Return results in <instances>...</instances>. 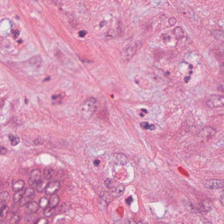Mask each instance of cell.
Segmentation results:
<instances>
[{
    "mask_svg": "<svg viewBox=\"0 0 224 224\" xmlns=\"http://www.w3.org/2000/svg\"><path fill=\"white\" fill-rule=\"evenodd\" d=\"M35 196V195H30L24 194L22 198L20 201V205L22 207L25 206L27 205L32 202V200L33 199Z\"/></svg>",
    "mask_w": 224,
    "mask_h": 224,
    "instance_id": "9",
    "label": "cell"
},
{
    "mask_svg": "<svg viewBox=\"0 0 224 224\" xmlns=\"http://www.w3.org/2000/svg\"><path fill=\"white\" fill-rule=\"evenodd\" d=\"M173 33L175 35L179 37L182 36L183 35V32L182 29L181 27H175L173 30Z\"/></svg>",
    "mask_w": 224,
    "mask_h": 224,
    "instance_id": "21",
    "label": "cell"
},
{
    "mask_svg": "<svg viewBox=\"0 0 224 224\" xmlns=\"http://www.w3.org/2000/svg\"><path fill=\"white\" fill-rule=\"evenodd\" d=\"M18 210V208H17V206L14 205L12 206V209H11L12 212L13 213H15L17 212Z\"/></svg>",
    "mask_w": 224,
    "mask_h": 224,
    "instance_id": "27",
    "label": "cell"
},
{
    "mask_svg": "<svg viewBox=\"0 0 224 224\" xmlns=\"http://www.w3.org/2000/svg\"><path fill=\"white\" fill-rule=\"evenodd\" d=\"M42 173L39 169H35L31 171L28 183L31 186H36L42 181Z\"/></svg>",
    "mask_w": 224,
    "mask_h": 224,
    "instance_id": "3",
    "label": "cell"
},
{
    "mask_svg": "<svg viewBox=\"0 0 224 224\" xmlns=\"http://www.w3.org/2000/svg\"><path fill=\"white\" fill-rule=\"evenodd\" d=\"M220 200H221V202L222 205L224 206V189L221 194Z\"/></svg>",
    "mask_w": 224,
    "mask_h": 224,
    "instance_id": "28",
    "label": "cell"
},
{
    "mask_svg": "<svg viewBox=\"0 0 224 224\" xmlns=\"http://www.w3.org/2000/svg\"><path fill=\"white\" fill-rule=\"evenodd\" d=\"M142 111H143V112H146V113H147V111L146 110V109H142Z\"/></svg>",
    "mask_w": 224,
    "mask_h": 224,
    "instance_id": "36",
    "label": "cell"
},
{
    "mask_svg": "<svg viewBox=\"0 0 224 224\" xmlns=\"http://www.w3.org/2000/svg\"><path fill=\"white\" fill-rule=\"evenodd\" d=\"M60 201V198L57 194H54L51 195L49 200V206L55 208Z\"/></svg>",
    "mask_w": 224,
    "mask_h": 224,
    "instance_id": "7",
    "label": "cell"
},
{
    "mask_svg": "<svg viewBox=\"0 0 224 224\" xmlns=\"http://www.w3.org/2000/svg\"><path fill=\"white\" fill-rule=\"evenodd\" d=\"M54 173V171L52 167L51 166H46L44 168L43 172V175L44 178L46 180H49L51 179Z\"/></svg>",
    "mask_w": 224,
    "mask_h": 224,
    "instance_id": "10",
    "label": "cell"
},
{
    "mask_svg": "<svg viewBox=\"0 0 224 224\" xmlns=\"http://www.w3.org/2000/svg\"><path fill=\"white\" fill-rule=\"evenodd\" d=\"M25 182L22 180H18L17 181L14 182L12 185V189L14 192L18 191L24 188Z\"/></svg>",
    "mask_w": 224,
    "mask_h": 224,
    "instance_id": "8",
    "label": "cell"
},
{
    "mask_svg": "<svg viewBox=\"0 0 224 224\" xmlns=\"http://www.w3.org/2000/svg\"><path fill=\"white\" fill-rule=\"evenodd\" d=\"M11 196L8 192L4 191L0 194V201L1 204L5 205L10 201Z\"/></svg>",
    "mask_w": 224,
    "mask_h": 224,
    "instance_id": "11",
    "label": "cell"
},
{
    "mask_svg": "<svg viewBox=\"0 0 224 224\" xmlns=\"http://www.w3.org/2000/svg\"><path fill=\"white\" fill-rule=\"evenodd\" d=\"M49 180L44 179L42 180L36 186V191L39 193H42L44 189H46V186L49 183Z\"/></svg>",
    "mask_w": 224,
    "mask_h": 224,
    "instance_id": "14",
    "label": "cell"
},
{
    "mask_svg": "<svg viewBox=\"0 0 224 224\" xmlns=\"http://www.w3.org/2000/svg\"><path fill=\"white\" fill-rule=\"evenodd\" d=\"M9 211V208L6 204L3 205L1 208V218L4 219L7 217V215Z\"/></svg>",
    "mask_w": 224,
    "mask_h": 224,
    "instance_id": "16",
    "label": "cell"
},
{
    "mask_svg": "<svg viewBox=\"0 0 224 224\" xmlns=\"http://www.w3.org/2000/svg\"><path fill=\"white\" fill-rule=\"evenodd\" d=\"M39 205L36 202H31L27 205L25 212L28 214H34L36 213L39 209Z\"/></svg>",
    "mask_w": 224,
    "mask_h": 224,
    "instance_id": "6",
    "label": "cell"
},
{
    "mask_svg": "<svg viewBox=\"0 0 224 224\" xmlns=\"http://www.w3.org/2000/svg\"><path fill=\"white\" fill-rule=\"evenodd\" d=\"M60 186V183L58 181L49 182L45 189V193L47 195H51L55 194L59 190Z\"/></svg>",
    "mask_w": 224,
    "mask_h": 224,
    "instance_id": "5",
    "label": "cell"
},
{
    "mask_svg": "<svg viewBox=\"0 0 224 224\" xmlns=\"http://www.w3.org/2000/svg\"><path fill=\"white\" fill-rule=\"evenodd\" d=\"M215 131L214 129L210 127H206L203 129L201 131V135L203 136L204 138H207L213 136L215 133Z\"/></svg>",
    "mask_w": 224,
    "mask_h": 224,
    "instance_id": "12",
    "label": "cell"
},
{
    "mask_svg": "<svg viewBox=\"0 0 224 224\" xmlns=\"http://www.w3.org/2000/svg\"><path fill=\"white\" fill-rule=\"evenodd\" d=\"M204 185L207 189L215 190L223 188L224 186V181L220 179H210L204 182Z\"/></svg>",
    "mask_w": 224,
    "mask_h": 224,
    "instance_id": "4",
    "label": "cell"
},
{
    "mask_svg": "<svg viewBox=\"0 0 224 224\" xmlns=\"http://www.w3.org/2000/svg\"><path fill=\"white\" fill-rule=\"evenodd\" d=\"M25 190H26V189L24 188L23 189H22L20 191L16 192V193L14 194L13 198V201L14 203H17L20 202L21 199L22 198L24 195Z\"/></svg>",
    "mask_w": 224,
    "mask_h": 224,
    "instance_id": "13",
    "label": "cell"
},
{
    "mask_svg": "<svg viewBox=\"0 0 224 224\" xmlns=\"http://www.w3.org/2000/svg\"><path fill=\"white\" fill-rule=\"evenodd\" d=\"M48 221L46 217H41V218H39L37 219L35 222V224H48Z\"/></svg>",
    "mask_w": 224,
    "mask_h": 224,
    "instance_id": "22",
    "label": "cell"
},
{
    "mask_svg": "<svg viewBox=\"0 0 224 224\" xmlns=\"http://www.w3.org/2000/svg\"><path fill=\"white\" fill-rule=\"evenodd\" d=\"M107 21H106V20L101 21V22H100V23H99V26H100L101 28H102V27H103L104 26H105V25H107Z\"/></svg>",
    "mask_w": 224,
    "mask_h": 224,
    "instance_id": "31",
    "label": "cell"
},
{
    "mask_svg": "<svg viewBox=\"0 0 224 224\" xmlns=\"http://www.w3.org/2000/svg\"><path fill=\"white\" fill-rule=\"evenodd\" d=\"M206 105L211 108L224 107V96L212 95L207 99Z\"/></svg>",
    "mask_w": 224,
    "mask_h": 224,
    "instance_id": "2",
    "label": "cell"
},
{
    "mask_svg": "<svg viewBox=\"0 0 224 224\" xmlns=\"http://www.w3.org/2000/svg\"><path fill=\"white\" fill-rule=\"evenodd\" d=\"M220 71L222 73H224V63H223L220 66Z\"/></svg>",
    "mask_w": 224,
    "mask_h": 224,
    "instance_id": "34",
    "label": "cell"
},
{
    "mask_svg": "<svg viewBox=\"0 0 224 224\" xmlns=\"http://www.w3.org/2000/svg\"><path fill=\"white\" fill-rule=\"evenodd\" d=\"M141 126L145 129H149L150 130H154L155 129V127L154 124H150L149 123L144 122L141 123Z\"/></svg>",
    "mask_w": 224,
    "mask_h": 224,
    "instance_id": "19",
    "label": "cell"
},
{
    "mask_svg": "<svg viewBox=\"0 0 224 224\" xmlns=\"http://www.w3.org/2000/svg\"><path fill=\"white\" fill-rule=\"evenodd\" d=\"M100 161L98 159H96L93 162L94 165L96 166H98L100 164Z\"/></svg>",
    "mask_w": 224,
    "mask_h": 224,
    "instance_id": "32",
    "label": "cell"
},
{
    "mask_svg": "<svg viewBox=\"0 0 224 224\" xmlns=\"http://www.w3.org/2000/svg\"><path fill=\"white\" fill-rule=\"evenodd\" d=\"M96 100L94 98L87 99L82 107L81 113L85 117H91L96 110Z\"/></svg>",
    "mask_w": 224,
    "mask_h": 224,
    "instance_id": "1",
    "label": "cell"
},
{
    "mask_svg": "<svg viewBox=\"0 0 224 224\" xmlns=\"http://www.w3.org/2000/svg\"><path fill=\"white\" fill-rule=\"evenodd\" d=\"M14 37L15 38H17L18 36L19 35V32L18 30H16L14 32Z\"/></svg>",
    "mask_w": 224,
    "mask_h": 224,
    "instance_id": "33",
    "label": "cell"
},
{
    "mask_svg": "<svg viewBox=\"0 0 224 224\" xmlns=\"http://www.w3.org/2000/svg\"><path fill=\"white\" fill-rule=\"evenodd\" d=\"M87 34V32L86 30L80 31L79 32V35L81 37H85Z\"/></svg>",
    "mask_w": 224,
    "mask_h": 224,
    "instance_id": "26",
    "label": "cell"
},
{
    "mask_svg": "<svg viewBox=\"0 0 224 224\" xmlns=\"http://www.w3.org/2000/svg\"><path fill=\"white\" fill-rule=\"evenodd\" d=\"M39 205L41 208L44 209L49 205V200L46 197H41L39 200Z\"/></svg>",
    "mask_w": 224,
    "mask_h": 224,
    "instance_id": "18",
    "label": "cell"
},
{
    "mask_svg": "<svg viewBox=\"0 0 224 224\" xmlns=\"http://www.w3.org/2000/svg\"><path fill=\"white\" fill-rule=\"evenodd\" d=\"M7 151H7V149H6L5 147H2V146L1 147V155H4V154H6L7 153Z\"/></svg>",
    "mask_w": 224,
    "mask_h": 224,
    "instance_id": "25",
    "label": "cell"
},
{
    "mask_svg": "<svg viewBox=\"0 0 224 224\" xmlns=\"http://www.w3.org/2000/svg\"><path fill=\"white\" fill-rule=\"evenodd\" d=\"M176 19L175 18H173V17H171V18H170L169 20V23L170 25H171V26H173L176 23Z\"/></svg>",
    "mask_w": 224,
    "mask_h": 224,
    "instance_id": "24",
    "label": "cell"
},
{
    "mask_svg": "<svg viewBox=\"0 0 224 224\" xmlns=\"http://www.w3.org/2000/svg\"><path fill=\"white\" fill-rule=\"evenodd\" d=\"M218 90H219L220 92H223V93H224V82H223L222 84H221V85H220L219 87H218Z\"/></svg>",
    "mask_w": 224,
    "mask_h": 224,
    "instance_id": "30",
    "label": "cell"
},
{
    "mask_svg": "<svg viewBox=\"0 0 224 224\" xmlns=\"http://www.w3.org/2000/svg\"><path fill=\"white\" fill-rule=\"evenodd\" d=\"M21 218H22V216L20 215H14L11 218L10 221V223L12 224L19 223L20 221Z\"/></svg>",
    "mask_w": 224,
    "mask_h": 224,
    "instance_id": "20",
    "label": "cell"
},
{
    "mask_svg": "<svg viewBox=\"0 0 224 224\" xmlns=\"http://www.w3.org/2000/svg\"><path fill=\"white\" fill-rule=\"evenodd\" d=\"M10 140L11 145L12 146H15L20 142V139L19 137H15L13 134H10L9 136Z\"/></svg>",
    "mask_w": 224,
    "mask_h": 224,
    "instance_id": "17",
    "label": "cell"
},
{
    "mask_svg": "<svg viewBox=\"0 0 224 224\" xmlns=\"http://www.w3.org/2000/svg\"><path fill=\"white\" fill-rule=\"evenodd\" d=\"M55 208H53L51 207L47 206L43 210V215L46 217H50L55 212Z\"/></svg>",
    "mask_w": 224,
    "mask_h": 224,
    "instance_id": "15",
    "label": "cell"
},
{
    "mask_svg": "<svg viewBox=\"0 0 224 224\" xmlns=\"http://www.w3.org/2000/svg\"><path fill=\"white\" fill-rule=\"evenodd\" d=\"M221 47H222V50H223L224 52V43L222 44V46H221Z\"/></svg>",
    "mask_w": 224,
    "mask_h": 224,
    "instance_id": "35",
    "label": "cell"
},
{
    "mask_svg": "<svg viewBox=\"0 0 224 224\" xmlns=\"http://www.w3.org/2000/svg\"><path fill=\"white\" fill-rule=\"evenodd\" d=\"M69 208H70L69 206L67 204L65 203L61 206V211L62 212H66L69 210Z\"/></svg>",
    "mask_w": 224,
    "mask_h": 224,
    "instance_id": "23",
    "label": "cell"
},
{
    "mask_svg": "<svg viewBox=\"0 0 224 224\" xmlns=\"http://www.w3.org/2000/svg\"><path fill=\"white\" fill-rule=\"evenodd\" d=\"M133 202V198L132 196H129L128 198H127L126 200V203L128 205H130Z\"/></svg>",
    "mask_w": 224,
    "mask_h": 224,
    "instance_id": "29",
    "label": "cell"
}]
</instances>
